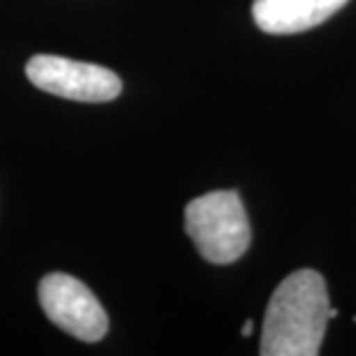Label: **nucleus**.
<instances>
[{
  "instance_id": "obj_1",
  "label": "nucleus",
  "mask_w": 356,
  "mask_h": 356,
  "mask_svg": "<svg viewBox=\"0 0 356 356\" xmlns=\"http://www.w3.org/2000/svg\"><path fill=\"white\" fill-rule=\"evenodd\" d=\"M329 289L312 268L289 273L268 301L261 347L264 356H315L329 326Z\"/></svg>"
},
{
  "instance_id": "obj_2",
  "label": "nucleus",
  "mask_w": 356,
  "mask_h": 356,
  "mask_svg": "<svg viewBox=\"0 0 356 356\" xmlns=\"http://www.w3.org/2000/svg\"><path fill=\"white\" fill-rule=\"evenodd\" d=\"M185 232L211 264H232L250 248V222L236 190H216L185 206Z\"/></svg>"
},
{
  "instance_id": "obj_3",
  "label": "nucleus",
  "mask_w": 356,
  "mask_h": 356,
  "mask_svg": "<svg viewBox=\"0 0 356 356\" xmlns=\"http://www.w3.org/2000/svg\"><path fill=\"white\" fill-rule=\"evenodd\" d=\"M26 76L35 88L74 102H111L123 88L111 70L49 54L33 56L26 65Z\"/></svg>"
},
{
  "instance_id": "obj_4",
  "label": "nucleus",
  "mask_w": 356,
  "mask_h": 356,
  "mask_svg": "<svg viewBox=\"0 0 356 356\" xmlns=\"http://www.w3.org/2000/svg\"><path fill=\"white\" fill-rule=\"evenodd\" d=\"M40 305L44 315L70 336L97 343L109 329V317L95 294L67 273H49L40 280Z\"/></svg>"
},
{
  "instance_id": "obj_5",
  "label": "nucleus",
  "mask_w": 356,
  "mask_h": 356,
  "mask_svg": "<svg viewBox=\"0 0 356 356\" xmlns=\"http://www.w3.org/2000/svg\"><path fill=\"white\" fill-rule=\"evenodd\" d=\"M350 0H254L252 19L268 35H294L324 24Z\"/></svg>"
},
{
  "instance_id": "obj_6",
  "label": "nucleus",
  "mask_w": 356,
  "mask_h": 356,
  "mask_svg": "<svg viewBox=\"0 0 356 356\" xmlns=\"http://www.w3.org/2000/svg\"><path fill=\"white\" fill-rule=\"evenodd\" d=\"M252 331H254V322H252V319H248V322L243 324V329H241V333L248 338V336H252Z\"/></svg>"
}]
</instances>
